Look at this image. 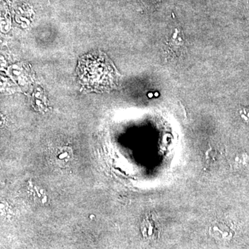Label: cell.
<instances>
[{"instance_id":"1","label":"cell","mask_w":249,"mask_h":249,"mask_svg":"<svg viewBox=\"0 0 249 249\" xmlns=\"http://www.w3.org/2000/svg\"><path fill=\"white\" fill-rule=\"evenodd\" d=\"M78 73L82 85L95 91L110 89L117 82L115 69L102 53H93L83 57L80 60Z\"/></svg>"}]
</instances>
